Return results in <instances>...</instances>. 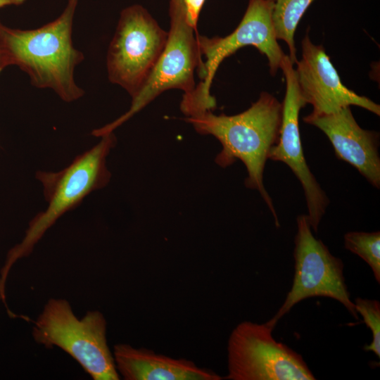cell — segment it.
Wrapping results in <instances>:
<instances>
[{"instance_id":"19","label":"cell","mask_w":380,"mask_h":380,"mask_svg":"<svg viewBox=\"0 0 380 380\" xmlns=\"http://www.w3.org/2000/svg\"><path fill=\"white\" fill-rule=\"evenodd\" d=\"M2 70H3V69H2V68H1V66H0V72H1Z\"/></svg>"},{"instance_id":"1","label":"cell","mask_w":380,"mask_h":380,"mask_svg":"<svg viewBox=\"0 0 380 380\" xmlns=\"http://www.w3.org/2000/svg\"><path fill=\"white\" fill-rule=\"evenodd\" d=\"M78 0H68L54 20L33 30L8 27L0 21V66L16 65L27 74L31 84L51 89L64 101L81 98L84 90L74 71L84 60L72 43V24Z\"/></svg>"},{"instance_id":"10","label":"cell","mask_w":380,"mask_h":380,"mask_svg":"<svg viewBox=\"0 0 380 380\" xmlns=\"http://www.w3.org/2000/svg\"><path fill=\"white\" fill-rule=\"evenodd\" d=\"M293 65L286 55L280 68L286 80L281 125L279 140L270 149L268 159L285 163L300 181L307 203V215L312 229L317 232L329 200L305 158L298 118L300 109L308 103L301 94Z\"/></svg>"},{"instance_id":"9","label":"cell","mask_w":380,"mask_h":380,"mask_svg":"<svg viewBox=\"0 0 380 380\" xmlns=\"http://www.w3.org/2000/svg\"><path fill=\"white\" fill-rule=\"evenodd\" d=\"M296 221L293 284L283 305L267 323L274 329L296 304L316 296L338 301L357 319L358 314L343 276L342 260L334 256L325 244L314 236L307 215H299Z\"/></svg>"},{"instance_id":"14","label":"cell","mask_w":380,"mask_h":380,"mask_svg":"<svg viewBox=\"0 0 380 380\" xmlns=\"http://www.w3.org/2000/svg\"><path fill=\"white\" fill-rule=\"evenodd\" d=\"M272 4V20L276 38L287 44L293 64L296 61L294 34L308 7L315 0H269Z\"/></svg>"},{"instance_id":"7","label":"cell","mask_w":380,"mask_h":380,"mask_svg":"<svg viewBox=\"0 0 380 380\" xmlns=\"http://www.w3.org/2000/svg\"><path fill=\"white\" fill-rule=\"evenodd\" d=\"M167 39L168 32L144 7L134 4L124 8L107 53L110 82L134 97L159 59Z\"/></svg>"},{"instance_id":"3","label":"cell","mask_w":380,"mask_h":380,"mask_svg":"<svg viewBox=\"0 0 380 380\" xmlns=\"http://www.w3.org/2000/svg\"><path fill=\"white\" fill-rule=\"evenodd\" d=\"M89 151L75 157L65 168L57 172L39 171L36 177L44 188L48 203L46 209L30 222L20 243L8 253L0 271V295L6 300V283L17 260L30 255L46 232L65 213L77 207L92 191L104 187L110 181V172L106 158L116 143L113 132L105 134Z\"/></svg>"},{"instance_id":"2","label":"cell","mask_w":380,"mask_h":380,"mask_svg":"<svg viewBox=\"0 0 380 380\" xmlns=\"http://www.w3.org/2000/svg\"><path fill=\"white\" fill-rule=\"evenodd\" d=\"M282 109V103L263 91L249 108L241 113L215 115L208 110L184 119L198 133L212 135L220 142L222 148L215 157L216 164L223 168L236 160L244 164L248 173L246 186L260 194L277 227L279 219L264 186L263 173L270 149L279 140Z\"/></svg>"},{"instance_id":"8","label":"cell","mask_w":380,"mask_h":380,"mask_svg":"<svg viewBox=\"0 0 380 380\" xmlns=\"http://www.w3.org/2000/svg\"><path fill=\"white\" fill-rule=\"evenodd\" d=\"M267 322L237 324L227 343L226 379L230 380H314L302 356L272 336Z\"/></svg>"},{"instance_id":"20","label":"cell","mask_w":380,"mask_h":380,"mask_svg":"<svg viewBox=\"0 0 380 380\" xmlns=\"http://www.w3.org/2000/svg\"><path fill=\"white\" fill-rule=\"evenodd\" d=\"M0 299L1 300V295H0Z\"/></svg>"},{"instance_id":"13","label":"cell","mask_w":380,"mask_h":380,"mask_svg":"<svg viewBox=\"0 0 380 380\" xmlns=\"http://www.w3.org/2000/svg\"><path fill=\"white\" fill-rule=\"evenodd\" d=\"M117 371L125 380H220L214 371L185 358H174L127 343L113 346Z\"/></svg>"},{"instance_id":"5","label":"cell","mask_w":380,"mask_h":380,"mask_svg":"<svg viewBox=\"0 0 380 380\" xmlns=\"http://www.w3.org/2000/svg\"><path fill=\"white\" fill-rule=\"evenodd\" d=\"M106 334L107 322L101 312L89 310L79 319L64 298L49 299L32 329L37 343L61 348L92 379L119 380Z\"/></svg>"},{"instance_id":"4","label":"cell","mask_w":380,"mask_h":380,"mask_svg":"<svg viewBox=\"0 0 380 380\" xmlns=\"http://www.w3.org/2000/svg\"><path fill=\"white\" fill-rule=\"evenodd\" d=\"M201 59L197 68L201 82L188 96H183L180 109L186 117L194 116L216 107L210 94L211 84L220 63L239 49L251 45L265 55L270 72L274 75L286 56L276 38L269 0H249L246 12L237 27L224 37L196 34Z\"/></svg>"},{"instance_id":"16","label":"cell","mask_w":380,"mask_h":380,"mask_svg":"<svg viewBox=\"0 0 380 380\" xmlns=\"http://www.w3.org/2000/svg\"><path fill=\"white\" fill-rule=\"evenodd\" d=\"M355 310L360 314L364 322L372 334V341L365 346L366 351L373 352L380 357V304L376 300L357 298L354 303Z\"/></svg>"},{"instance_id":"15","label":"cell","mask_w":380,"mask_h":380,"mask_svg":"<svg viewBox=\"0 0 380 380\" xmlns=\"http://www.w3.org/2000/svg\"><path fill=\"white\" fill-rule=\"evenodd\" d=\"M344 246L357 255L372 269L380 283V232H349L343 237Z\"/></svg>"},{"instance_id":"11","label":"cell","mask_w":380,"mask_h":380,"mask_svg":"<svg viewBox=\"0 0 380 380\" xmlns=\"http://www.w3.org/2000/svg\"><path fill=\"white\" fill-rule=\"evenodd\" d=\"M296 77L302 96L312 106V115L335 113L350 106L377 115L380 106L369 98L347 88L322 45L314 44L308 34L302 41V57L296 61Z\"/></svg>"},{"instance_id":"17","label":"cell","mask_w":380,"mask_h":380,"mask_svg":"<svg viewBox=\"0 0 380 380\" xmlns=\"http://www.w3.org/2000/svg\"><path fill=\"white\" fill-rule=\"evenodd\" d=\"M186 9L189 24L197 30V23L205 0H182Z\"/></svg>"},{"instance_id":"12","label":"cell","mask_w":380,"mask_h":380,"mask_svg":"<svg viewBox=\"0 0 380 380\" xmlns=\"http://www.w3.org/2000/svg\"><path fill=\"white\" fill-rule=\"evenodd\" d=\"M303 121L322 130L336 157L354 167L374 186L380 187L379 134L359 126L350 106L322 115H308Z\"/></svg>"},{"instance_id":"18","label":"cell","mask_w":380,"mask_h":380,"mask_svg":"<svg viewBox=\"0 0 380 380\" xmlns=\"http://www.w3.org/2000/svg\"><path fill=\"white\" fill-rule=\"evenodd\" d=\"M26 0H0V8L6 6H19L25 3Z\"/></svg>"},{"instance_id":"6","label":"cell","mask_w":380,"mask_h":380,"mask_svg":"<svg viewBox=\"0 0 380 380\" xmlns=\"http://www.w3.org/2000/svg\"><path fill=\"white\" fill-rule=\"evenodd\" d=\"M170 27L166 46L139 92L132 98L129 109L114 121L95 129L91 134L102 137L113 131L141 110L166 90H182L183 96L192 94L194 72L201 63L195 30L188 22L182 0H170Z\"/></svg>"}]
</instances>
